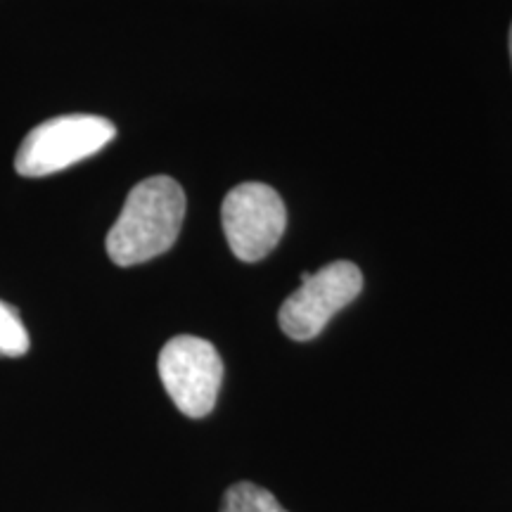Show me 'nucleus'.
<instances>
[{
    "instance_id": "nucleus-4",
    "label": "nucleus",
    "mask_w": 512,
    "mask_h": 512,
    "mask_svg": "<svg viewBox=\"0 0 512 512\" xmlns=\"http://www.w3.org/2000/svg\"><path fill=\"white\" fill-rule=\"evenodd\" d=\"M363 290L361 268L335 261L318 273H304L302 285L280 306V328L290 339L309 342L318 337L337 311L349 306Z\"/></svg>"
},
{
    "instance_id": "nucleus-6",
    "label": "nucleus",
    "mask_w": 512,
    "mask_h": 512,
    "mask_svg": "<svg viewBox=\"0 0 512 512\" xmlns=\"http://www.w3.org/2000/svg\"><path fill=\"white\" fill-rule=\"evenodd\" d=\"M221 512H287L271 491L261 489L252 482L233 484L226 491Z\"/></svg>"
},
{
    "instance_id": "nucleus-5",
    "label": "nucleus",
    "mask_w": 512,
    "mask_h": 512,
    "mask_svg": "<svg viewBox=\"0 0 512 512\" xmlns=\"http://www.w3.org/2000/svg\"><path fill=\"white\" fill-rule=\"evenodd\" d=\"M221 223L230 252L245 264H254L283 240L287 209L271 185L242 183L223 200Z\"/></svg>"
},
{
    "instance_id": "nucleus-2",
    "label": "nucleus",
    "mask_w": 512,
    "mask_h": 512,
    "mask_svg": "<svg viewBox=\"0 0 512 512\" xmlns=\"http://www.w3.org/2000/svg\"><path fill=\"white\" fill-rule=\"evenodd\" d=\"M117 136V126L98 114H64L38 124L19 145L15 171L43 178L93 157Z\"/></svg>"
},
{
    "instance_id": "nucleus-8",
    "label": "nucleus",
    "mask_w": 512,
    "mask_h": 512,
    "mask_svg": "<svg viewBox=\"0 0 512 512\" xmlns=\"http://www.w3.org/2000/svg\"><path fill=\"white\" fill-rule=\"evenodd\" d=\"M510 57H512V27H510Z\"/></svg>"
},
{
    "instance_id": "nucleus-3",
    "label": "nucleus",
    "mask_w": 512,
    "mask_h": 512,
    "mask_svg": "<svg viewBox=\"0 0 512 512\" xmlns=\"http://www.w3.org/2000/svg\"><path fill=\"white\" fill-rule=\"evenodd\" d=\"M159 377L166 394L188 418L214 411L223 382V361L211 342L195 335H178L159 354Z\"/></svg>"
},
{
    "instance_id": "nucleus-7",
    "label": "nucleus",
    "mask_w": 512,
    "mask_h": 512,
    "mask_svg": "<svg viewBox=\"0 0 512 512\" xmlns=\"http://www.w3.org/2000/svg\"><path fill=\"white\" fill-rule=\"evenodd\" d=\"M29 351V332L15 306L0 299V356H24Z\"/></svg>"
},
{
    "instance_id": "nucleus-1",
    "label": "nucleus",
    "mask_w": 512,
    "mask_h": 512,
    "mask_svg": "<svg viewBox=\"0 0 512 512\" xmlns=\"http://www.w3.org/2000/svg\"><path fill=\"white\" fill-rule=\"evenodd\" d=\"M185 219V192L174 178L152 176L128 192L107 233V254L117 266H138L176 245Z\"/></svg>"
}]
</instances>
